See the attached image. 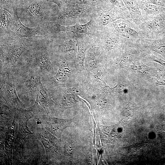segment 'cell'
<instances>
[{"label":"cell","mask_w":165,"mask_h":165,"mask_svg":"<svg viewBox=\"0 0 165 165\" xmlns=\"http://www.w3.org/2000/svg\"><path fill=\"white\" fill-rule=\"evenodd\" d=\"M50 37L35 36L31 46L21 55L17 62L32 68L38 71L42 82L52 77L54 71L51 60Z\"/></svg>","instance_id":"1"},{"label":"cell","mask_w":165,"mask_h":165,"mask_svg":"<svg viewBox=\"0 0 165 165\" xmlns=\"http://www.w3.org/2000/svg\"><path fill=\"white\" fill-rule=\"evenodd\" d=\"M59 9L57 5L48 0H35L17 7V13L25 25L42 27L54 22Z\"/></svg>","instance_id":"2"},{"label":"cell","mask_w":165,"mask_h":165,"mask_svg":"<svg viewBox=\"0 0 165 165\" xmlns=\"http://www.w3.org/2000/svg\"><path fill=\"white\" fill-rule=\"evenodd\" d=\"M34 37L20 38L13 33L0 35L1 76L10 74L21 55L32 44Z\"/></svg>","instance_id":"3"},{"label":"cell","mask_w":165,"mask_h":165,"mask_svg":"<svg viewBox=\"0 0 165 165\" xmlns=\"http://www.w3.org/2000/svg\"><path fill=\"white\" fill-rule=\"evenodd\" d=\"M16 64L10 74L15 82L16 91L24 99L33 100L42 83L41 75L38 71L31 67Z\"/></svg>","instance_id":"4"},{"label":"cell","mask_w":165,"mask_h":165,"mask_svg":"<svg viewBox=\"0 0 165 165\" xmlns=\"http://www.w3.org/2000/svg\"><path fill=\"white\" fill-rule=\"evenodd\" d=\"M92 37L104 56L113 58L121 52L127 42H131L118 34L111 23L98 30Z\"/></svg>","instance_id":"5"},{"label":"cell","mask_w":165,"mask_h":165,"mask_svg":"<svg viewBox=\"0 0 165 165\" xmlns=\"http://www.w3.org/2000/svg\"><path fill=\"white\" fill-rule=\"evenodd\" d=\"M94 6L78 4L64 5L59 9L54 22L63 26H69L90 19Z\"/></svg>","instance_id":"6"},{"label":"cell","mask_w":165,"mask_h":165,"mask_svg":"<svg viewBox=\"0 0 165 165\" xmlns=\"http://www.w3.org/2000/svg\"><path fill=\"white\" fill-rule=\"evenodd\" d=\"M50 37L52 55L68 60L75 57L77 50L75 34L61 32Z\"/></svg>","instance_id":"7"},{"label":"cell","mask_w":165,"mask_h":165,"mask_svg":"<svg viewBox=\"0 0 165 165\" xmlns=\"http://www.w3.org/2000/svg\"><path fill=\"white\" fill-rule=\"evenodd\" d=\"M91 16L95 20L98 30L118 19H125L122 13L108 1L94 6Z\"/></svg>","instance_id":"8"},{"label":"cell","mask_w":165,"mask_h":165,"mask_svg":"<svg viewBox=\"0 0 165 165\" xmlns=\"http://www.w3.org/2000/svg\"><path fill=\"white\" fill-rule=\"evenodd\" d=\"M111 24L118 34L130 41L135 42L138 39L144 38L141 30L131 21L120 19Z\"/></svg>","instance_id":"9"},{"label":"cell","mask_w":165,"mask_h":165,"mask_svg":"<svg viewBox=\"0 0 165 165\" xmlns=\"http://www.w3.org/2000/svg\"><path fill=\"white\" fill-rule=\"evenodd\" d=\"M3 82L0 86V94L7 103L13 108L21 109L23 104L18 97L15 82L10 74L4 76Z\"/></svg>","instance_id":"10"},{"label":"cell","mask_w":165,"mask_h":165,"mask_svg":"<svg viewBox=\"0 0 165 165\" xmlns=\"http://www.w3.org/2000/svg\"><path fill=\"white\" fill-rule=\"evenodd\" d=\"M143 52L135 43L129 42L115 58L116 63L122 68L127 69L136 60L141 58Z\"/></svg>","instance_id":"11"},{"label":"cell","mask_w":165,"mask_h":165,"mask_svg":"<svg viewBox=\"0 0 165 165\" xmlns=\"http://www.w3.org/2000/svg\"><path fill=\"white\" fill-rule=\"evenodd\" d=\"M163 15L161 14L151 20H145L139 27L142 31L144 38L156 39L157 35L160 32L163 27Z\"/></svg>","instance_id":"12"},{"label":"cell","mask_w":165,"mask_h":165,"mask_svg":"<svg viewBox=\"0 0 165 165\" xmlns=\"http://www.w3.org/2000/svg\"><path fill=\"white\" fill-rule=\"evenodd\" d=\"M142 57L133 63L126 69L134 78L141 79L155 77L157 68L149 67L142 61Z\"/></svg>","instance_id":"13"},{"label":"cell","mask_w":165,"mask_h":165,"mask_svg":"<svg viewBox=\"0 0 165 165\" xmlns=\"http://www.w3.org/2000/svg\"><path fill=\"white\" fill-rule=\"evenodd\" d=\"M52 101L50 92L42 83L38 88L32 110L34 112L37 113H46L52 106Z\"/></svg>","instance_id":"14"},{"label":"cell","mask_w":165,"mask_h":165,"mask_svg":"<svg viewBox=\"0 0 165 165\" xmlns=\"http://www.w3.org/2000/svg\"><path fill=\"white\" fill-rule=\"evenodd\" d=\"M135 43L143 52L153 51L165 58V38L149 39L143 38L137 40Z\"/></svg>","instance_id":"15"},{"label":"cell","mask_w":165,"mask_h":165,"mask_svg":"<svg viewBox=\"0 0 165 165\" xmlns=\"http://www.w3.org/2000/svg\"><path fill=\"white\" fill-rule=\"evenodd\" d=\"M13 34L20 38H30L37 36H46L43 27L30 28L24 25L17 14Z\"/></svg>","instance_id":"16"},{"label":"cell","mask_w":165,"mask_h":165,"mask_svg":"<svg viewBox=\"0 0 165 165\" xmlns=\"http://www.w3.org/2000/svg\"><path fill=\"white\" fill-rule=\"evenodd\" d=\"M77 46V58L79 62L82 64L84 61L86 50L94 43L92 37L85 34H75Z\"/></svg>","instance_id":"17"},{"label":"cell","mask_w":165,"mask_h":165,"mask_svg":"<svg viewBox=\"0 0 165 165\" xmlns=\"http://www.w3.org/2000/svg\"><path fill=\"white\" fill-rule=\"evenodd\" d=\"M0 35L13 33L16 20L7 11L0 9Z\"/></svg>","instance_id":"18"},{"label":"cell","mask_w":165,"mask_h":165,"mask_svg":"<svg viewBox=\"0 0 165 165\" xmlns=\"http://www.w3.org/2000/svg\"><path fill=\"white\" fill-rule=\"evenodd\" d=\"M98 30L95 20L91 17L90 20L84 24L77 23L72 26V32L75 34L83 33L93 36Z\"/></svg>","instance_id":"19"},{"label":"cell","mask_w":165,"mask_h":165,"mask_svg":"<svg viewBox=\"0 0 165 165\" xmlns=\"http://www.w3.org/2000/svg\"><path fill=\"white\" fill-rule=\"evenodd\" d=\"M128 10L132 21L138 27L145 20L140 10L139 2L137 0H123Z\"/></svg>","instance_id":"20"},{"label":"cell","mask_w":165,"mask_h":165,"mask_svg":"<svg viewBox=\"0 0 165 165\" xmlns=\"http://www.w3.org/2000/svg\"><path fill=\"white\" fill-rule=\"evenodd\" d=\"M142 4L139 7L145 20H151L163 12L162 8L151 3L145 2Z\"/></svg>","instance_id":"21"},{"label":"cell","mask_w":165,"mask_h":165,"mask_svg":"<svg viewBox=\"0 0 165 165\" xmlns=\"http://www.w3.org/2000/svg\"><path fill=\"white\" fill-rule=\"evenodd\" d=\"M64 5L78 4L95 6L100 3L109 1L108 0H61Z\"/></svg>","instance_id":"22"},{"label":"cell","mask_w":165,"mask_h":165,"mask_svg":"<svg viewBox=\"0 0 165 165\" xmlns=\"http://www.w3.org/2000/svg\"><path fill=\"white\" fill-rule=\"evenodd\" d=\"M123 15L125 19L132 21L130 13L123 0H108Z\"/></svg>","instance_id":"23"},{"label":"cell","mask_w":165,"mask_h":165,"mask_svg":"<svg viewBox=\"0 0 165 165\" xmlns=\"http://www.w3.org/2000/svg\"><path fill=\"white\" fill-rule=\"evenodd\" d=\"M155 78L156 86H165V69L162 67L157 68Z\"/></svg>","instance_id":"24"},{"label":"cell","mask_w":165,"mask_h":165,"mask_svg":"<svg viewBox=\"0 0 165 165\" xmlns=\"http://www.w3.org/2000/svg\"><path fill=\"white\" fill-rule=\"evenodd\" d=\"M142 56L143 58L145 60L157 63L162 65V67L165 69V61L160 57H157L150 52L143 53Z\"/></svg>","instance_id":"25"},{"label":"cell","mask_w":165,"mask_h":165,"mask_svg":"<svg viewBox=\"0 0 165 165\" xmlns=\"http://www.w3.org/2000/svg\"><path fill=\"white\" fill-rule=\"evenodd\" d=\"M35 0H16L17 8Z\"/></svg>","instance_id":"26"},{"label":"cell","mask_w":165,"mask_h":165,"mask_svg":"<svg viewBox=\"0 0 165 165\" xmlns=\"http://www.w3.org/2000/svg\"><path fill=\"white\" fill-rule=\"evenodd\" d=\"M150 3L157 6H160L164 3V0H149Z\"/></svg>","instance_id":"27"},{"label":"cell","mask_w":165,"mask_h":165,"mask_svg":"<svg viewBox=\"0 0 165 165\" xmlns=\"http://www.w3.org/2000/svg\"><path fill=\"white\" fill-rule=\"evenodd\" d=\"M49 1L53 3L58 7L59 9L61 8L62 6V4L61 0H48Z\"/></svg>","instance_id":"28"},{"label":"cell","mask_w":165,"mask_h":165,"mask_svg":"<svg viewBox=\"0 0 165 165\" xmlns=\"http://www.w3.org/2000/svg\"><path fill=\"white\" fill-rule=\"evenodd\" d=\"M72 147L70 144L67 145L65 147L66 151L68 153H71L72 151Z\"/></svg>","instance_id":"29"},{"label":"cell","mask_w":165,"mask_h":165,"mask_svg":"<svg viewBox=\"0 0 165 165\" xmlns=\"http://www.w3.org/2000/svg\"><path fill=\"white\" fill-rule=\"evenodd\" d=\"M138 2V1H140V0H137Z\"/></svg>","instance_id":"30"}]
</instances>
